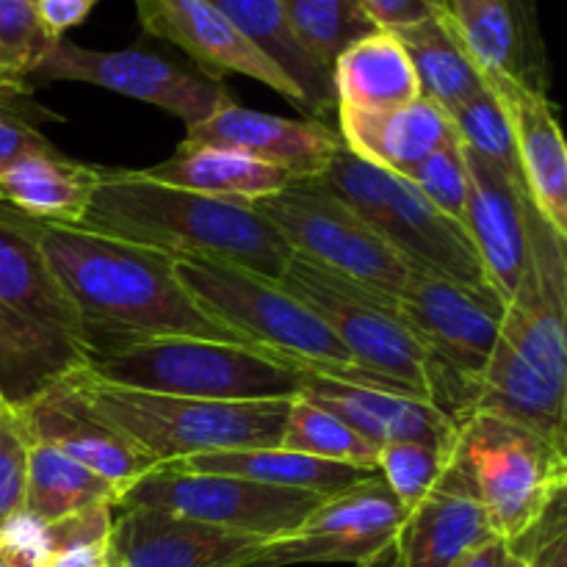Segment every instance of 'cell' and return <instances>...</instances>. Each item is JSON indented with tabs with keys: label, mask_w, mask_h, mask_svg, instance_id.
<instances>
[{
	"label": "cell",
	"mask_w": 567,
	"mask_h": 567,
	"mask_svg": "<svg viewBox=\"0 0 567 567\" xmlns=\"http://www.w3.org/2000/svg\"><path fill=\"white\" fill-rule=\"evenodd\" d=\"M37 241L83 319L92 347L100 332L114 338L109 347L169 336L247 343L199 308L169 255L86 227L48 221H37Z\"/></svg>",
	"instance_id": "obj_1"
},
{
	"label": "cell",
	"mask_w": 567,
	"mask_h": 567,
	"mask_svg": "<svg viewBox=\"0 0 567 567\" xmlns=\"http://www.w3.org/2000/svg\"><path fill=\"white\" fill-rule=\"evenodd\" d=\"M474 413L567 441V238L532 203L529 260L504 308Z\"/></svg>",
	"instance_id": "obj_2"
},
{
	"label": "cell",
	"mask_w": 567,
	"mask_h": 567,
	"mask_svg": "<svg viewBox=\"0 0 567 567\" xmlns=\"http://www.w3.org/2000/svg\"><path fill=\"white\" fill-rule=\"evenodd\" d=\"M175 260H216L280 280L293 249L241 199L166 186L142 169L100 166L81 225Z\"/></svg>",
	"instance_id": "obj_3"
},
{
	"label": "cell",
	"mask_w": 567,
	"mask_h": 567,
	"mask_svg": "<svg viewBox=\"0 0 567 567\" xmlns=\"http://www.w3.org/2000/svg\"><path fill=\"white\" fill-rule=\"evenodd\" d=\"M92 358L83 319L39 249L37 219L0 199V404L28 408Z\"/></svg>",
	"instance_id": "obj_4"
},
{
	"label": "cell",
	"mask_w": 567,
	"mask_h": 567,
	"mask_svg": "<svg viewBox=\"0 0 567 567\" xmlns=\"http://www.w3.org/2000/svg\"><path fill=\"white\" fill-rule=\"evenodd\" d=\"M61 382L89 413L142 449L158 468L199 454L280 446L291 408V399L210 402L133 391L97 380L86 369L72 371Z\"/></svg>",
	"instance_id": "obj_5"
},
{
	"label": "cell",
	"mask_w": 567,
	"mask_h": 567,
	"mask_svg": "<svg viewBox=\"0 0 567 567\" xmlns=\"http://www.w3.org/2000/svg\"><path fill=\"white\" fill-rule=\"evenodd\" d=\"M177 277L210 319L249 347L266 349L310 374L410 393L399 382L354 363L330 327L280 280L216 260H177Z\"/></svg>",
	"instance_id": "obj_6"
},
{
	"label": "cell",
	"mask_w": 567,
	"mask_h": 567,
	"mask_svg": "<svg viewBox=\"0 0 567 567\" xmlns=\"http://www.w3.org/2000/svg\"><path fill=\"white\" fill-rule=\"evenodd\" d=\"M280 286L330 327L354 363L399 382L452 415L457 424L468 419L474 410L471 399L410 330L396 299L347 280L297 252L288 260Z\"/></svg>",
	"instance_id": "obj_7"
},
{
	"label": "cell",
	"mask_w": 567,
	"mask_h": 567,
	"mask_svg": "<svg viewBox=\"0 0 567 567\" xmlns=\"http://www.w3.org/2000/svg\"><path fill=\"white\" fill-rule=\"evenodd\" d=\"M86 371L111 385L210 402L293 399L302 391V371L266 349L186 336L116 343L94 354Z\"/></svg>",
	"instance_id": "obj_8"
},
{
	"label": "cell",
	"mask_w": 567,
	"mask_h": 567,
	"mask_svg": "<svg viewBox=\"0 0 567 567\" xmlns=\"http://www.w3.org/2000/svg\"><path fill=\"white\" fill-rule=\"evenodd\" d=\"M319 181L408 266L493 291L465 227L435 208L408 177L365 164L341 147Z\"/></svg>",
	"instance_id": "obj_9"
},
{
	"label": "cell",
	"mask_w": 567,
	"mask_h": 567,
	"mask_svg": "<svg viewBox=\"0 0 567 567\" xmlns=\"http://www.w3.org/2000/svg\"><path fill=\"white\" fill-rule=\"evenodd\" d=\"M457 454L504 543H515L565 496L567 449L515 421L474 413L460 424Z\"/></svg>",
	"instance_id": "obj_10"
},
{
	"label": "cell",
	"mask_w": 567,
	"mask_h": 567,
	"mask_svg": "<svg viewBox=\"0 0 567 567\" xmlns=\"http://www.w3.org/2000/svg\"><path fill=\"white\" fill-rule=\"evenodd\" d=\"M252 208L302 258L385 297L396 299L402 291L410 271L408 260L382 241L319 177L291 181L280 192L255 199Z\"/></svg>",
	"instance_id": "obj_11"
},
{
	"label": "cell",
	"mask_w": 567,
	"mask_h": 567,
	"mask_svg": "<svg viewBox=\"0 0 567 567\" xmlns=\"http://www.w3.org/2000/svg\"><path fill=\"white\" fill-rule=\"evenodd\" d=\"M321 502L324 498L308 491L260 485L241 476L188 474L161 465L122 496L120 507L169 509L183 518L269 543L297 532Z\"/></svg>",
	"instance_id": "obj_12"
},
{
	"label": "cell",
	"mask_w": 567,
	"mask_h": 567,
	"mask_svg": "<svg viewBox=\"0 0 567 567\" xmlns=\"http://www.w3.org/2000/svg\"><path fill=\"white\" fill-rule=\"evenodd\" d=\"M50 81L92 83L142 100L183 120L186 127L210 120L233 103L221 78L186 70L147 50H89L66 37L55 39L31 75V86Z\"/></svg>",
	"instance_id": "obj_13"
},
{
	"label": "cell",
	"mask_w": 567,
	"mask_h": 567,
	"mask_svg": "<svg viewBox=\"0 0 567 567\" xmlns=\"http://www.w3.org/2000/svg\"><path fill=\"white\" fill-rule=\"evenodd\" d=\"M396 305L410 330L474 408L507 308L504 299L491 288H471L410 266Z\"/></svg>",
	"instance_id": "obj_14"
},
{
	"label": "cell",
	"mask_w": 567,
	"mask_h": 567,
	"mask_svg": "<svg viewBox=\"0 0 567 567\" xmlns=\"http://www.w3.org/2000/svg\"><path fill=\"white\" fill-rule=\"evenodd\" d=\"M408 509L382 476L321 502L297 532L269 540L244 567H288L308 563H365L396 543Z\"/></svg>",
	"instance_id": "obj_15"
},
{
	"label": "cell",
	"mask_w": 567,
	"mask_h": 567,
	"mask_svg": "<svg viewBox=\"0 0 567 567\" xmlns=\"http://www.w3.org/2000/svg\"><path fill=\"white\" fill-rule=\"evenodd\" d=\"M133 6L150 37L181 48L203 66L205 75L238 72L305 109V94L297 83L210 0H133Z\"/></svg>",
	"instance_id": "obj_16"
},
{
	"label": "cell",
	"mask_w": 567,
	"mask_h": 567,
	"mask_svg": "<svg viewBox=\"0 0 567 567\" xmlns=\"http://www.w3.org/2000/svg\"><path fill=\"white\" fill-rule=\"evenodd\" d=\"M105 567H244L266 540L227 532L169 509L120 507Z\"/></svg>",
	"instance_id": "obj_17"
},
{
	"label": "cell",
	"mask_w": 567,
	"mask_h": 567,
	"mask_svg": "<svg viewBox=\"0 0 567 567\" xmlns=\"http://www.w3.org/2000/svg\"><path fill=\"white\" fill-rule=\"evenodd\" d=\"M199 147L233 150L260 164L277 166L291 181H313L324 175L343 142L338 131L319 120H288L230 103L210 120L188 127L181 150Z\"/></svg>",
	"instance_id": "obj_18"
},
{
	"label": "cell",
	"mask_w": 567,
	"mask_h": 567,
	"mask_svg": "<svg viewBox=\"0 0 567 567\" xmlns=\"http://www.w3.org/2000/svg\"><path fill=\"white\" fill-rule=\"evenodd\" d=\"M463 150L471 183L463 227L480 255L493 291L507 305L529 260L532 199L520 172L491 164L468 147Z\"/></svg>",
	"instance_id": "obj_19"
},
{
	"label": "cell",
	"mask_w": 567,
	"mask_h": 567,
	"mask_svg": "<svg viewBox=\"0 0 567 567\" xmlns=\"http://www.w3.org/2000/svg\"><path fill=\"white\" fill-rule=\"evenodd\" d=\"M485 86L507 114L518 169L532 205L567 238V147L548 92L507 72H482Z\"/></svg>",
	"instance_id": "obj_20"
},
{
	"label": "cell",
	"mask_w": 567,
	"mask_h": 567,
	"mask_svg": "<svg viewBox=\"0 0 567 567\" xmlns=\"http://www.w3.org/2000/svg\"><path fill=\"white\" fill-rule=\"evenodd\" d=\"M496 540L491 518L476 496L468 465L454 446L452 460L443 468L424 502L413 507L399 529V567H454L471 551Z\"/></svg>",
	"instance_id": "obj_21"
},
{
	"label": "cell",
	"mask_w": 567,
	"mask_h": 567,
	"mask_svg": "<svg viewBox=\"0 0 567 567\" xmlns=\"http://www.w3.org/2000/svg\"><path fill=\"white\" fill-rule=\"evenodd\" d=\"M299 396L341 419L374 446H388V443H426L437 449L457 446V421L413 393L352 385V382L302 371Z\"/></svg>",
	"instance_id": "obj_22"
},
{
	"label": "cell",
	"mask_w": 567,
	"mask_h": 567,
	"mask_svg": "<svg viewBox=\"0 0 567 567\" xmlns=\"http://www.w3.org/2000/svg\"><path fill=\"white\" fill-rule=\"evenodd\" d=\"M20 415L31 441L48 443L75 463L86 465L114 485L120 496H125L150 471L158 468L142 449L89 413L64 382L44 391L37 402L22 408Z\"/></svg>",
	"instance_id": "obj_23"
},
{
	"label": "cell",
	"mask_w": 567,
	"mask_h": 567,
	"mask_svg": "<svg viewBox=\"0 0 567 567\" xmlns=\"http://www.w3.org/2000/svg\"><path fill=\"white\" fill-rule=\"evenodd\" d=\"M341 120L343 147L360 161L380 169L404 175L415 164L452 142L457 136L452 116L430 97H415L402 109L382 111V114H347L338 111Z\"/></svg>",
	"instance_id": "obj_24"
},
{
	"label": "cell",
	"mask_w": 567,
	"mask_h": 567,
	"mask_svg": "<svg viewBox=\"0 0 567 567\" xmlns=\"http://www.w3.org/2000/svg\"><path fill=\"white\" fill-rule=\"evenodd\" d=\"M100 166L81 164L59 147L28 150L0 172V199L48 225H81Z\"/></svg>",
	"instance_id": "obj_25"
},
{
	"label": "cell",
	"mask_w": 567,
	"mask_h": 567,
	"mask_svg": "<svg viewBox=\"0 0 567 567\" xmlns=\"http://www.w3.org/2000/svg\"><path fill=\"white\" fill-rule=\"evenodd\" d=\"M166 468L188 471V474H221L241 476V480L260 482L271 487H291L308 491L321 498L341 496L352 487L380 476L377 468H360L349 463L310 457V454L286 452V449H244V452H214L199 457L169 463Z\"/></svg>",
	"instance_id": "obj_26"
},
{
	"label": "cell",
	"mask_w": 567,
	"mask_h": 567,
	"mask_svg": "<svg viewBox=\"0 0 567 567\" xmlns=\"http://www.w3.org/2000/svg\"><path fill=\"white\" fill-rule=\"evenodd\" d=\"M336 109L347 114H382L421 97L419 75L391 31L369 33L349 44L332 64Z\"/></svg>",
	"instance_id": "obj_27"
},
{
	"label": "cell",
	"mask_w": 567,
	"mask_h": 567,
	"mask_svg": "<svg viewBox=\"0 0 567 567\" xmlns=\"http://www.w3.org/2000/svg\"><path fill=\"white\" fill-rule=\"evenodd\" d=\"M142 175L166 183V186L188 188V192L210 194V197L241 199V203L269 197L291 183V177L277 166L260 164L249 155L221 147H177L172 158L147 166L142 169Z\"/></svg>",
	"instance_id": "obj_28"
},
{
	"label": "cell",
	"mask_w": 567,
	"mask_h": 567,
	"mask_svg": "<svg viewBox=\"0 0 567 567\" xmlns=\"http://www.w3.org/2000/svg\"><path fill=\"white\" fill-rule=\"evenodd\" d=\"M391 33L399 39L419 75L421 94L435 100L446 114L485 89L480 66L463 48L443 11L413 25L393 28Z\"/></svg>",
	"instance_id": "obj_29"
},
{
	"label": "cell",
	"mask_w": 567,
	"mask_h": 567,
	"mask_svg": "<svg viewBox=\"0 0 567 567\" xmlns=\"http://www.w3.org/2000/svg\"><path fill=\"white\" fill-rule=\"evenodd\" d=\"M221 14L230 17L305 94V111L324 116L336 109L332 75L321 70L288 31L277 0H210Z\"/></svg>",
	"instance_id": "obj_30"
},
{
	"label": "cell",
	"mask_w": 567,
	"mask_h": 567,
	"mask_svg": "<svg viewBox=\"0 0 567 567\" xmlns=\"http://www.w3.org/2000/svg\"><path fill=\"white\" fill-rule=\"evenodd\" d=\"M114 485L75 463L48 443L31 441L28 446V480L22 509L44 524L83 513L92 507H120Z\"/></svg>",
	"instance_id": "obj_31"
},
{
	"label": "cell",
	"mask_w": 567,
	"mask_h": 567,
	"mask_svg": "<svg viewBox=\"0 0 567 567\" xmlns=\"http://www.w3.org/2000/svg\"><path fill=\"white\" fill-rule=\"evenodd\" d=\"M443 14L480 72H507L535 86L507 0H446Z\"/></svg>",
	"instance_id": "obj_32"
},
{
	"label": "cell",
	"mask_w": 567,
	"mask_h": 567,
	"mask_svg": "<svg viewBox=\"0 0 567 567\" xmlns=\"http://www.w3.org/2000/svg\"><path fill=\"white\" fill-rule=\"evenodd\" d=\"M299 48L332 75L338 55L358 39L380 31L360 0H277Z\"/></svg>",
	"instance_id": "obj_33"
},
{
	"label": "cell",
	"mask_w": 567,
	"mask_h": 567,
	"mask_svg": "<svg viewBox=\"0 0 567 567\" xmlns=\"http://www.w3.org/2000/svg\"><path fill=\"white\" fill-rule=\"evenodd\" d=\"M280 449L332 460V463L360 465V468H377V454H380V446L365 441L352 426L302 396L291 399L286 424H282Z\"/></svg>",
	"instance_id": "obj_34"
},
{
	"label": "cell",
	"mask_w": 567,
	"mask_h": 567,
	"mask_svg": "<svg viewBox=\"0 0 567 567\" xmlns=\"http://www.w3.org/2000/svg\"><path fill=\"white\" fill-rule=\"evenodd\" d=\"M452 452L454 449H437L426 443H388L377 454V471L396 502L410 513L441 480Z\"/></svg>",
	"instance_id": "obj_35"
},
{
	"label": "cell",
	"mask_w": 567,
	"mask_h": 567,
	"mask_svg": "<svg viewBox=\"0 0 567 567\" xmlns=\"http://www.w3.org/2000/svg\"><path fill=\"white\" fill-rule=\"evenodd\" d=\"M449 116H452V125L457 131V138L463 142V147L482 155L491 164L520 172L507 114L502 111L498 100L493 97L491 89L485 86L482 92H476L474 97L457 105Z\"/></svg>",
	"instance_id": "obj_36"
},
{
	"label": "cell",
	"mask_w": 567,
	"mask_h": 567,
	"mask_svg": "<svg viewBox=\"0 0 567 567\" xmlns=\"http://www.w3.org/2000/svg\"><path fill=\"white\" fill-rule=\"evenodd\" d=\"M50 48L33 0H0V78L31 83Z\"/></svg>",
	"instance_id": "obj_37"
},
{
	"label": "cell",
	"mask_w": 567,
	"mask_h": 567,
	"mask_svg": "<svg viewBox=\"0 0 567 567\" xmlns=\"http://www.w3.org/2000/svg\"><path fill=\"white\" fill-rule=\"evenodd\" d=\"M44 122H61V116L33 97L31 83L0 78V172L28 150L53 147L42 133Z\"/></svg>",
	"instance_id": "obj_38"
},
{
	"label": "cell",
	"mask_w": 567,
	"mask_h": 567,
	"mask_svg": "<svg viewBox=\"0 0 567 567\" xmlns=\"http://www.w3.org/2000/svg\"><path fill=\"white\" fill-rule=\"evenodd\" d=\"M402 177H408L435 208H441L443 214L452 216L454 221L463 225L465 208H468L471 183L468 164H465V150L457 136L443 144V147H437L432 155H426L421 164L404 172Z\"/></svg>",
	"instance_id": "obj_39"
},
{
	"label": "cell",
	"mask_w": 567,
	"mask_h": 567,
	"mask_svg": "<svg viewBox=\"0 0 567 567\" xmlns=\"http://www.w3.org/2000/svg\"><path fill=\"white\" fill-rule=\"evenodd\" d=\"M28 446L31 435L20 410L3 404L0 408V524L20 513L25 504Z\"/></svg>",
	"instance_id": "obj_40"
},
{
	"label": "cell",
	"mask_w": 567,
	"mask_h": 567,
	"mask_svg": "<svg viewBox=\"0 0 567 567\" xmlns=\"http://www.w3.org/2000/svg\"><path fill=\"white\" fill-rule=\"evenodd\" d=\"M507 546L524 559L526 567H567L565 496H559L520 540Z\"/></svg>",
	"instance_id": "obj_41"
},
{
	"label": "cell",
	"mask_w": 567,
	"mask_h": 567,
	"mask_svg": "<svg viewBox=\"0 0 567 567\" xmlns=\"http://www.w3.org/2000/svg\"><path fill=\"white\" fill-rule=\"evenodd\" d=\"M0 551L22 559V563L31 567H48L50 557H53L48 524L33 518L25 509H20V513H14L0 524Z\"/></svg>",
	"instance_id": "obj_42"
},
{
	"label": "cell",
	"mask_w": 567,
	"mask_h": 567,
	"mask_svg": "<svg viewBox=\"0 0 567 567\" xmlns=\"http://www.w3.org/2000/svg\"><path fill=\"white\" fill-rule=\"evenodd\" d=\"M111 509L114 507H92L83 513L61 518L55 524H48L50 551L59 554L72 546H86V543H105L111 535Z\"/></svg>",
	"instance_id": "obj_43"
},
{
	"label": "cell",
	"mask_w": 567,
	"mask_h": 567,
	"mask_svg": "<svg viewBox=\"0 0 567 567\" xmlns=\"http://www.w3.org/2000/svg\"><path fill=\"white\" fill-rule=\"evenodd\" d=\"M507 3L513 9L515 25H518L532 83L540 92H548V55L540 31V0H507Z\"/></svg>",
	"instance_id": "obj_44"
},
{
	"label": "cell",
	"mask_w": 567,
	"mask_h": 567,
	"mask_svg": "<svg viewBox=\"0 0 567 567\" xmlns=\"http://www.w3.org/2000/svg\"><path fill=\"white\" fill-rule=\"evenodd\" d=\"M371 20L385 31L413 25L446 9V0H360Z\"/></svg>",
	"instance_id": "obj_45"
},
{
	"label": "cell",
	"mask_w": 567,
	"mask_h": 567,
	"mask_svg": "<svg viewBox=\"0 0 567 567\" xmlns=\"http://www.w3.org/2000/svg\"><path fill=\"white\" fill-rule=\"evenodd\" d=\"M97 3L100 0H33L39 22L53 42L75 25H81Z\"/></svg>",
	"instance_id": "obj_46"
},
{
	"label": "cell",
	"mask_w": 567,
	"mask_h": 567,
	"mask_svg": "<svg viewBox=\"0 0 567 567\" xmlns=\"http://www.w3.org/2000/svg\"><path fill=\"white\" fill-rule=\"evenodd\" d=\"M454 567H526V565L524 559H520L518 554L502 540V537H496V540L485 543L482 548L471 551L468 557L460 559Z\"/></svg>",
	"instance_id": "obj_47"
},
{
	"label": "cell",
	"mask_w": 567,
	"mask_h": 567,
	"mask_svg": "<svg viewBox=\"0 0 567 567\" xmlns=\"http://www.w3.org/2000/svg\"><path fill=\"white\" fill-rule=\"evenodd\" d=\"M105 551H109V540L86 543V546H72V548H64V551L53 554L48 567H105Z\"/></svg>",
	"instance_id": "obj_48"
},
{
	"label": "cell",
	"mask_w": 567,
	"mask_h": 567,
	"mask_svg": "<svg viewBox=\"0 0 567 567\" xmlns=\"http://www.w3.org/2000/svg\"><path fill=\"white\" fill-rule=\"evenodd\" d=\"M354 567H399L396 565V548H385V551H380L377 557L365 559V563L354 565Z\"/></svg>",
	"instance_id": "obj_49"
},
{
	"label": "cell",
	"mask_w": 567,
	"mask_h": 567,
	"mask_svg": "<svg viewBox=\"0 0 567 567\" xmlns=\"http://www.w3.org/2000/svg\"><path fill=\"white\" fill-rule=\"evenodd\" d=\"M0 567H31V565H25V563H22V559L11 557V554L0 551Z\"/></svg>",
	"instance_id": "obj_50"
},
{
	"label": "cell",
	"mask_w": 567,
	"mask_h": 567,
	"mask_svg": "<svg viewBox=\"0 0 567 567\" xmlns=\"http://www.w3.org/2000/svg\"><path fill=\"white\" fill-rule=\"evenodd\" d=\"M0 408H3V404H0Z\"/></svg>",
	"instance_id": "obj_51"
},
{
	"label": "cell",
	"mask_w": 567,
	"mask_h": 567,
	"mask_svg": "<svg viewBox=\"0 0 567 567\" xmlns=\"http://www.w3.org/2000/svg\"><path fill=\"white\" fill-rule=\"evenodd\" d=\"M3 81H6V78H3Z\"/></svg>",
	"instance_id": "obj_52"
}]
</instances>
